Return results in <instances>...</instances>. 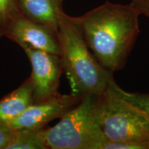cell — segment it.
Segmentation results:
<instances>
[{
	"instance_id": "cell-1",
	"label": "cell",
	"mask_w": 149,
	"mask_h": 149,
	"mask_svg": "<svg viewBox=\"0 0 149 149\" xmlns=\"http://www.w3.org/2000/svg\"><path fill=\"white\" fill-rule=\"evenodd\" d=\"M139 16L130 4L106 1L74 17L88 48L104 68L122 70L139 33Z\"/></svg>"
},
{
	"instance_id": "cell-2",
	"label": "cell",
	"mask_w": 149,
	"mask_h": 149,
	"mask_svg": "<svg viewBox=\"0 0 149 149\" xmlns=\"http://www.w3.org/2000/svg\"><path fill=\"white\" fill-rule=\"evenodd\" d=\"M57 36L61 69L69 82L70 94L81 99L102 95L113 79V73L100 64L87 45L74 17L64 10L59 14Z\"/></svg>"
},
{
	"instance_id": "cell-3",
	"label": "cell",
	"mask_w": 149,
	"mask_h": 149,
	"mask_svg": "<svg viewBox=\"0 0 149 149\" xmlns=\"http://www.w3.org/2000/svg\"><path fill=\"white\" fill-rule=\"evenodd\" d=\"M103 149H149V114L119 95L109 85L100 99Z\"/></svg>"
},
{
	"instance_id": "cell-4",
	"label": "cell",
	"mask_w": 149,
	"mask_h": 149,
	"mask_svg": "<svg viewBox=\"0 0 149 149\" xmlns=\"http://www.w3.org/2000/svg\"><path fill=\"white\" fill-rule=\"evenodd\" d=\"M100 96L81 99L53 127L44 128L50 149H103L107 141L100 122Z\"/></svg>"
},
{
	"instance_id": "cell-5",
	"label": "cell",
	"mask_w": 149,
	"mask_h": 149,
	"mask_svg": "<svg viewBox=\"0 0 149 149\" xmlns=\"http://www.w3.org/2000/svg\"><path fill=\"white\" fill-rule=\"evenodd\" d=\"M32 67L31 77L34 103L49 100L58 93L62 69L59 57L37 50H24Z\"/></svg>"
},
{
	"instance_id": "cell-6",
	"label": "cell",
	"mask_w": 149,
	"mask_h": 149,
	"mask_svg": "<svg viewBox=\"0 0 149 149\" xmlns=\"http://www.w3.org/2000/svg\"><path fill=\"white\" fill-rule=\"evenodd\" d=\"M6 37L23 48L37 50L59 55L57 32L51 28L35 23L22 15L10 24Z\"/></svg>"
},
{
	"instance_id": "cell-7",
	"label": "cell",
	"mask_w": 149,
	"mask_h": 149,
	"mask_svg": "<svg viewBox=\"0 0 149 149\" xmlns=\"http://www.w3.org/2000/svg\"><path fill=\"white\" fill-rule=\"evenodd\" d=\"M81 98L72 94L57 95L49 100L31 104L17 118L7 124L14 130L29 128H44L48 123L60 119L79 104Z\"/></svg>"
},
{
	"instance_id": "cell-8",
	"label": "cell",
	"mask_w": 149,
	"mask_h": 149,
	"mask_svg": "<svg viewBox=\"0 0 149 149\" xmlns=\"http://www.w3.org/2000/svg\"><path fill=\"white\" fill-rule=\"evenodd\" d=\"M21 14L28 19L58 31L63 0H16Z\"/></svg>"
},
{
	"instance_id": "cell-9",
	"label": "cell",
	"mask_w": 149,
	"mask_h": 149,
	"mask_svg": "<svg viewBox=\"0 0 149 149\" xmlns=\"http://www.w3.org/2000/svg\"><path fill=\"white\" fill-rule=\"evenodd\" d=\"M34 104L31 77L16 90L0 100V122L7 123L22 114Z\"/></svg>"
},
{
	"instance_id": "cell-10",
	"label": "cell",
	"mask_w": 149,
	"mask_h": 149,
	"mask_svg": "<svg viewBox=\"0 0 149 149\" xmlns=\"http://www.w3.org/2000/svg\"><path fill=\"white\" fill-rule=\"evenodd\" d=\"M44 128L16 130L15 135L6 149H48L43 133Z\"/></svg>"
},
{
	"instance_id": "cell-11",
	"label": "cell",
	"mask_w": 149,
	"mask_h": 149,
	"mask_svg": "<svg viewBox=\"0 0 149 149\" xmlns=\"http://www.w3.org/2000/svg\"><path fill=\"white\" fill-rule=\"evenodd\" d=\"M20 15L16 0H0V37H6L10 24Z\"/></svg>"
},
{
	"instance_id": "cell-12",
	"label": "cell",
	"mask_w": 149,
	"mask_h": 149,
	"mask_svg": "<svg viewBox=\"0 0 149 149\" xmlns=\"http://www.w3.org/2000/svg\"><path fill=\"white\" fill-rule=\"evenodd\" d=\"M109 87L112 91H114L119 95L122 96L131 103L140 107L141 109L144 110L149 114V93H131L124 91L117 85L114 80V78L110 82Z\"/></svg>"
},
{
	"instance_id": "cell-13",
	"label": "cell",
	"mask_w": 149,
	"mask_h": 149,
	"mask_svg": "<svg viewBox=\"0 0 149 149\" xmlns=\"http://www.w3.org/2000/svg\"><path fill=\"white\" fill-rule=\"evenodd\" d=\"M16 130L13 129L6 123L0 122V149H6L15 135Z\"/></svg>"
},
{
	"instance_id": "cell-14",
	"label": "cell",
	"mask_w": 149,
	"mask_h": 149,
	"mask_svg": "<svg viewBox=\"0 0 149 149\" xmlns=\"http://www.w3.org/2000/svg\"><path fill=\"white\" fill-rule=\"evenodd\" d=\"M130 5L139 15L149 17V0H131Z\"/></svg>"
}]
</instances>
